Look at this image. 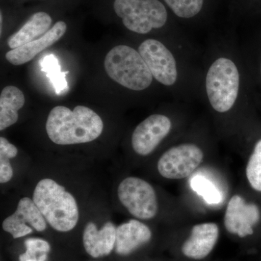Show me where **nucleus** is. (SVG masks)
<instances>
[{
  "label": "nucleus",
  "mask_w": 261,
  "mask_h": 261,
  "mask_svg": "<svg viewBox=\"0 0 261 261\" xmlns=\"http://www.w3.org/2000/svg\"><path fill=\"white\" fill-rule=\"evenodd\" d=\"M260 218V210L256 205L247 204L241 196L233 195L225 212V228L231 234L245 238L253 233L252 227Z\"/></svg>",
  "instance_id": "11"
},
{
  "label": "nucleus",
  "mask_w": 261,
  "mask_h": 261,
  "mask_svg": "<svg viewBox=\"0 0 261 261\" xmlns=\"http://www.w3.org/2000/svg\"><path fill=\"white\" fill-rule=\"evenodd\" d=\"M116 226L112 221H107L101 228L89 221L83 231V244L86 252L90 256L97 258L107 256L115 248Z\"/></svg>",
  "instance_id": "13"
},
{
  "label": "nucleus",
  "mask_w": 261,
  "mask_h": 261,
  "mask_svg": "<svg viewBox=\"0 0 261 261\" xmlns=\"http://www.w3.org/2000/svg\"><path fill=\"white\" fill-rule=\"evenodd\" d=\"M246 176L250 186L261 192V140L257 142L247 163Z\"/></svg>",
  "instance_id": "22"
},
{
  "label": "nucleus",
  "mask_w": 261,
  "mask_h": 261,
  "mask_svg": "<svg viewBox=\"0 0 261 261\" xmlns=\"http://www.w3.org/2000/svg\"><path fill=\"white\" fill-rule=\"evenodd\" d=\"M18 153V149L5 137L0 138V155L6 156L10 159H15Z\"/></svg>",
  "instance_id": "24"
},
{
  "label": "nucleus",
  "mask_w": 261,
  "mask_h": 261,
  "mask_svg": "<svg viewBox=\"0 0 261 261\" xmlns=\"http://www.w3.org/2000/svg\"><path fill=\"white\" fill-rule=\"evenodd\" d=\"M25 99L18 87L8 86L0 95V130L13 126L18 120V111L23 107Z\"/></svg>",
  "instance_id": "17"
},
{
  "label": "nucleus",
  "mask_w": 261,
  "mask_h": 261,
  "mask_svg": "<svg viewBox=\"0 0 261 261\" xmlns=\"http://www.w3.org/2000/svg\"><path fill=\"white\" fill-rule=\"evenodd\" d=\"M113 8L125 27L137 34H148L167 22V10L159 0H115Z\"/></svg>",
  "instance_id": "5"
},
{
  "label": "nucleus",
  "mask_w": 261,
  "mask_h": 261,
  "mask_svg": "<svg viewBox=\"0 0 261 261\" xmlns=\"http://www.w3.org/2000/svg\"><path fill=\"white\" fill-rule=\"evenodd\" d=\"M41 64L42 70L47 72V76L54 85L56 93L61 94L66 92L68 90V83L65 80V74L68 72L61 71V67L56 57L53 55L45 57Z\"/></svg>",
  "instance_id": "19"
},
{
  "label": "nucleus",
  "mask_w": 261,
  "mask_h": 261,
  "mask_svg": "<svg viewBox=\"0 0 261 261\" xmlns=\"http://www.w3.org/2000/svg\"><path fill=\"white\" fill-rule=\"evenodd\" d=\"M260 72H261V67H260Z\"/></svg>",
  "instance_id": "25"
},
{
  "label": "nucleus",
  "mask_w": 261,
  "mask_h": 261,
  "mask_svg": "<svg viewBox=\"0 0 261 261\" xmlns=\"http://www.w3.org/2000/svg\"><path fill=\"white\" fill-rule=\"evenodd\" d=\"M25 252L19 256V261H46L50 251V245L39 238H29L24 242Z\"/></svg>",
  "instance_id": "20"
},
{
  "label": "nucleus",
  "mask_w": 261,
  "mask_h": 261,
  "mask_svg": "<svg viewBox=\"0 0 261 261\" xmlns=\"http://www.w3.org/2000/svg\"><path fill=\"white\" fill-rule=\"evenodd\" d=\"M104 63L108 76L127 89L145 90L153 80L140 53L129 46L113 47L108 51Z\"/></svg>",
  "instance_id": "3"
},
{
  "label": "nucleus",
  "mask_w": 261,
  "mask_h": 261,
  "mask_svg": "<svg viewBox=\"0 0 261 261\" xmlns=\"http://www.w3.org/2000/svg\"><path fill=\"white\" fill-rule=\"evenodd\" d=\"M152 231L150 228L137 219H130L116 228L115 250L120 255H130L150 241Z\"/></svg>",
  "instance_id": "15"
},
{
  "label": "nucleus",
  "mask_w": 261,
  "mask_h": 261,
  "mask_svg": "<svg viewBox=\"0 0 261 261\" xmlns=\"http://www.w3.org/2000/svg\"><path fill=\"white\" fill-rule=\"evenodd\" d=\"M240 75L234 62L219 58L211 64L205 79V89L211 107L217 112L229 111L238 99Z\"/></svg>",
  "instance_id": "4"
},
{
  "label": "nucleus",
  "mask_w": 261,
  "mask_h": 261,
  "mask_svg": "<svg viewBox=\"0 0 261 261\" xmlns=\"http://www.w3.org/2000/svg\"><path fill=\"white\" fill-rule=\"evenodd\" d=\"M32 199L47 224L56 231L68 232L78 224V202L74 196L56 180L41 179L34 188Z\"/></svg>",
  "instance_id": "2"
},
{
  "label": "nucleus",
  "mask_w": 261,
  "mask_h": 261,
  "mask_svg": "<svg viewBox=\"0 0 261 261\" xmlns=\"http://www.w3.org/2000/svg\"><path fill=\"white\" fill-rule=\"evenodd\" d=\"M47 222L34 201L25 197L19 200L16 210L3 221V228L14 239L23 238L33 232L45 231Z\"/></svg>",
  "instance_id": "9"
},
{
  "label": "nucleus",
  "mask_w": 261,
  "mask_h": 261,
  "mask_svg": "<svg viewBox=\"0 0 261 261\" xmlns=\"http://www.w3.org/2000/svg\"><path fill=\"white\" fill-rule=\"evenodd\" d=\"M202 149L194 144L174 146L161 155L158 162V171L168 179L188 177L203 161Z\"/></svg>",
  "instance_id": "7"
},
{
  "label": "nucleus",
  "mask_w": 261,
  "mask_h": 261,
  "mask_svg": "<svg viewBox=\"0 0 261 261\" xmlns=\"http://www.w3.org/2000/svg\"><path fill=\"white\" fill-rule=\"evenodd\" d=\"M14 171L10 163V158L0 155V183H8L13 177Z\"/></svg>",
  "instance_id": "23"
},
{
  "label": "nucleus",
  "mask_w": 261,
  "mask_h": 261,
  "mask_svg": "<svg viewBox=\"0 0 261 261\" xmlns=\"http://www.w3.org/2000/svg\"><path fill=\"white\" fill-rule=\"evenodd\" d=\"M171 127L172 123L168 117L161 114L151 115L134 130L132 148L139 155H149L167 137Z\"/></svg>",
  "instance_id": "10"
},
{
  "label": "nucleus",
  "mask_w": 261,
  "mask_h": 261,
  "mask_svg": "<svg viewBox=\"0 0 261 261\" xmlns=\"http://www.w3.org/2000/svg\"><path fill=\"white\" fill-rule=\"evenodd\" d=\"M66 23L63 21L57 22L53 28L49 29L45 34L16 49H12L5 55L7 61L14 65L25 64L32 61L37 55L51 47L55 43L59 41L66 32Z\"/></svg>",
  "instance_id": "14"
},
{
  "label": "nucleus",
  "mask_w": 261,
  "mask_h": 261,
  "mask_svg": "<svg viewBox=\"0 0 261 261\" xmlns=\"http://www.w3.org/2000/svg\"><path fill=\"white\" fill-rule=\"evenodd\" d=\"M190 187L193 191L210 205H217L221 202L222 195L219 189L205 176L197 175L192 178Z\"/></svg>",
  "instance_id": "18"
},
{
  "label": "nucleus",
  "mask_w": 261,
  "mask_h": 261,
  "mask_svg": "<svg viewBox=\"0 0 261 261\" xmlns=\"http://www.w3.org/2000/svg\"><path fill=\"white\" fill-rule=\"evenodd\" d=\"M176 16L192 18L200 13L204 0H164Z\"/></svg>",
  "instance_id": "21"
},
{
  "label": "nucleus",
  "mask_w": 261,
  "mask_h": 261,
  "mask_svg": "<svg viewBox=\"0 0 261 261\" xmlns=\"http://www.w3.org/2000/svg\"><path fill=\"white\" fill-rule=\"evenodd\" d=\"M51 23V17L47 13H34L20 30L8 38V47L11 49H16L39 39L50 29Z\"/></svg>",
  "instance_id": "16"
},
{
  "label": "nucleus",
  "mask_w": 261,
  "mask_h": 261,
  "mask_svg": "<svg viewBox=\"0 0 261 261\" xmlns=\"http://www.w3.org/2000/svg\"><path fill=\"white\" fill-rule=\"evenodd\" d=\"M104 124L100 116L83 106L73 111L56 106L48 116L46 130L49 140L58 145L89 143L102 135Z\"/></svg>",
  "instance_id": "1"
},
{
  "label": "nucleus",
  "mask_w": 261,
  "mask_h": 261,
  "mask_svg": "<svg viewBox=\"0 0 261 261\" xmlns=\"http://www.w3.org/2000/svg\"><path fill=\"white\" fill-rule=\"evenodd\" d=\"M219 238V228L215 223L195 225L190 236L182 245V253L192 260H202L213 251Z\"/></svg>",
  "instance_id": "12"
},
{
  "label": "nucleus",
  "mask_w": 261,
  "mask_h": 261,
  "mask_svg": "<svg viewBox=\"0 0 261 261\" xmlns=\"http://www.w3.org/2000/svg\"><path fill=\"white\" fill-rule=\"evenodd\" d=\"M118 200L137 219L149 220L159 212V202L153 187L142 178L130 176L119 184Z\"/></svg>",
  "instance_id": "6"
},
{
  "label": "nucleus",
  "mask_w": 261,
  "mask_h": 261,
  "mask_svg": "<svg viewBox=\"0 0 261 261\" xmlns=\"http://www.w3.org/2000/svg\"><path fill=\"white\" fill-rule=\"evenodd\" d=\"M152 76L165 86H173L178 78V68L172 53L162 42L156 39H147L139 47Z\"/></svg>",
  "instance_id": "8"
}]
</instances>
